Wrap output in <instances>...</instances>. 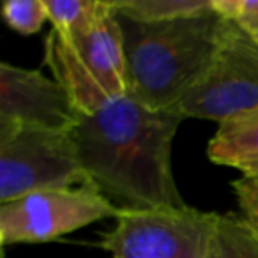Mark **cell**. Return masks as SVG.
Segmentation results:
<instances>
[{
    "mask_svg": "<svg viewBox=\"0 0 258 258\" xmlns=\"http://www.w3.org/2000/svg\"><path fill=\"white\" fill-rule=\"evenodd\" d=\"M179 108L154 110L129 96L78 113L71 138L89 182L120 212L182 209L172 172Z\"/></svg>",
    "mask_w": 258,
    "mask_h": 258,
    "instance_id": "6da1fadb",
    "label": "cell"
},
{
    "mask_svg": "<svg viewBox=\"0 0 258 258\" xmlns=\"http://www.w3.org/2000/svg\"><path fill=\"white\" fill-rule=\"evenodd\" d=\"M115 13L124 44L127 96L154 110L179 108L207 75L232 27L212 6L168 22H138Z\"/></svg>",
    "mask_w": 258,
    "mask_h": 258,
    "instance_id": "7a4b0ae2",
    "label": "cell"
},
{
    "mask_svg": "<svg viewBox=\"0 0 258 258\" xmlns=\"http://www.w3.org/2000/svg\"><path fill=\"white\" fill-rule=\"evenodd\" d=\"M44 62L78 113H92L108 101L127 96L124 44L113 0L87 32L64 36L51 29L44 43Z\"/></svg>",
    "mask_w": 258,
    "mask_h": 258,
    "instance_id": "3957f363",
    "label": "cell"
},
{
    "mask_svg": "<svg viewBox=\"0 0 258 258\" xmlns=\"http://www.w3.org/2000/svg\"><path fill=\"white\" fill-rule=\"evenodd\" d=\"M89 184L71 133L25 125L0 129V204Z\"/></svg>",
    "mask_w": 258,
    "mask_h": 258,
    "instance_id": "277c9868",
    "label": "cell"
},
{
    "mask_svg": "<svg viewBox=\"0 0 258 258\" xmlns=\"http://www.w3.org/2000/svg\"><path fill=\"white\" fill-rule=\"evenodd\" d=\"M219 214L182 209L120 212L101 235L110 258H211Z\"/></svg>",
    "mask_w": 258,
    "mask_h": 258,
    "instance_id": "5b68a950",
    "label": "cell"
},
{
    "mask_svg": "<svg viewBox=\"0 0 258 258\" xmlns=\"http://www.w3.org/2000/svg\"><path fill=\"white\" fill-rule=\"evenodd\" d=\"M118 214L120 211L90 184L37 191L0 204V240L4 246L50 242Z\"/></svg>",
    "mask_w": 258,
    "mask_h": 258,
    "instance_id": "8992f818",
    "label": "cell"
},
{
    "mask_svg": "<svg viewBox=\"0 0 258 258\" xmlns=\"http://www.w3.org/2000/svg\"><path fill=\"white\" fill-rule=\"evenodd\" d=\"M184 117L219 122L258 110V46L232 23L207 75L179 104Z\"/></svg>",
    "mask_w": 258,
    "mask_h": 258,
    "instance_id": "52a82bcc",
    "label": "cell"
},
{
    "mask_svg": "<svg viewBox=\"0 0 258 258\" xmlns=\"http://www.w3.org/2000/svg\"><path fill=\"white\" fill-rule=\"evenodd\" d=\"M78 122V110L64 87L36 69L0 64V129L39 127L68 131Z\"/></svg>",
    "mask_w": 258,
    "mask_h": 258,
    "instance_id": "ba28073f",
    "label": "cell"
},
{
    "mask_svg": "<svg viewBox=\"0 0 258 258\" xmlns=\"http://www.w3.org/2000/svg\"><path fill=\"white\" fill-rule=\"evenodd\" d=\"M212 163L232 166L242 177L258 175V110L235 115L219 122L207 147Z\"/></svg>",
    "mask_w": 258,
    "mask_h": 258,
    "instance_id": "9c48e42d",
    "label": "cell"
},
{
    "mask_svg": "<svg viewBox=\"0 0 258 258\" xmlns=\"http://www.w3.org/2000/svg\"><path fill=\"white\" fill-rule=\"evenodd\" d=\"M110 4L101 0H44L48 20L64 36L90 30L110 9Z\"/></svg>",
    "mask_w": 258,
    "mask_h": 258,
    "instance_id": "30bf717a",
    "label": "cell"
},
{
    "mask_svg": "<svg viewBox=\"0 0 258 258\" xmlns=\"http://www.w3.org/2000/svg\"><path fill=\"white\" fill-rule=\"evenodd\" d=\"M211 258H258V233L242 216H219Z\"/></svg>",
    "mask_w": 258,
    "mask_h": 258,
    "instance_id": "8fae6325",
    "label": "cell"
},
{
    "mask_svg": "<svg viewBox=\"0 0 258 258\" xmlns=\"http://www.w3.org/2000/svg\"><path fill=\"white\" fill-rule=\"evenodd\" d=\"M115 9L138 22H168L209 9L212 0H117Z\"/></svg>",
    "mask_w": 258,
    "mask_h": 258,
    "instance_id": "7c38bea8",
    "label": "cell"
},
{
    "mask_svg": "<svg viewBox=\"0 0 258 258\" xmlns=\"http://www.w3.org/2000/svg\"><path fill=\"white\" fill-rule=\"evenodd\" d=\"M2 16L15 32L32 36L43 29L48 11L44 0H8L2 6Z\"/></svg>",
    "mask_w": 258,
    "mask_h": 258,
    "instance_id": "4fadbf2b",
    "label": "cell"
},
{
    "mask_svg": "<svg viewBox=\"0 0 258 258\" xmlns=\"http://www.w3.org/2000/svg\"><path fill=\"white\" fill-rule=\"evenodd\" d=\"M212 8L258 46V0H212Z\"/></svg>",
    "mask_w": 258,
    "mask_h": 258,
    "instance_id": "5bb4252c",
    "label": "cell"
},
{
    "mask_svg": "<svg viewBox=\"0 0 258 258\" xmlns=\"http://www.w3.org/2000/svg\"><path fill=\"white\" fill-rule=\"evenodd\" d=\"M232 189L239 204L240 216L258 233V182L249 177H240L232 182Z\"/></svg>",
    "mask_w": 258,
    "mask_h": 258,
    "instance_id": "9a60e30c",
    "label": "cell"
},
{
    "mask_svg": "<svg viewBox=\"0 0 258 258\" xmlns=\"http://www.w3.org/2000/svg\"><path fill=\"white\" fill-rule=\"evenodd\" d=\"M249 179H254V180H256V182H258V175H256V177H249Z\"/></svg>",
    "mask_w": 258,
    "mask_h": 258,
    "instance_id": "2e32d148",
    "label": "cell"
}]
</instances>
